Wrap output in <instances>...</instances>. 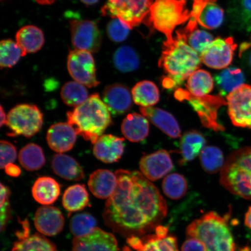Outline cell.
<instances>
[{
  "mask_svg": "<svg viewBox=\"0 0 251 251\" xmlns=\"http://www.w3.org/2000/svg\"><path fill=\"white\" fill-rule=\"evenodd\" d=\"M115 174L107 169H98L90 175L88 186L94 196L100 199H108L117 187Z\"/></svg>",
  "mask_w": 251,
  "mask_h": 251,
  "instance_id": "22",
  "label": "cell"
},
{
  "mask_svg": "<svg viewBox=\"0 0 251 251\" xmlns=\"http://www.w3.org/2000/svg\"><path fill=\"white\" fill-rule=\"evenodd\" d=\"M67 67L69 73L77 82L89 88L99 85L92 53L84 50H72L68 56Z\"/></svg>",
  "mask_w": 251,
  "mask_h": 251,
  "instance_id": "10",
  "label": "cell"
},
{
  "mask_svg": "<svg viewBox=\"0 0 251 251\" xmlns=\"http://www.w3.org/2000/svg\"><path fill=\"white\" fill-rule=\"evenodd\" d=\"M124 138L114 135L103 134L94 144V154L105 164L117 162L124 154Z\"/></svg>",
  "mask_w": 251,
  "mask_h": 251,
  "instance_id": "19",
  "label": "cell"
},
{
  "mask_svg": "<svg viewBox=\"0 0 251 251\" xmlns=\"http://www.w3.org/2000/svg\"><path fill=\"white\" fill-rule=\"evenodd\" d=\"M162 189L166 196L173 200H178L187 193L186 178L179 174H172L166 176L162 182Z\"/></svg>",
  "mask_w": 251,
  "mask_h": 251,
  "instance_id": "39",
  "label": "cell"
},
{
  "mask_svg": "<svg viewBox=\"0 0 251 251\" xmlns=\"http://www.w3.org/2000/svg\"><path fill=\"white\" fill-rule=\"evenodd\" d=\"M102 100L113 115H120L129 111L133 105L132 94L122 84H111L105 88Z\"/></svg>",
  "mask_w": 251,
  "mask_h": 251,
  "instance_id": "17",
  "label": "cell"
},
{
  "mask_svg": "<svg viewBox=\"0 0 251 251\" xmlns=\"http://www.w3.org/2000/svg\"><path fill=\"white\" fill-rule=\"evenodd\" d=\"M173 167L171 156L165 150L144 156L140 162L141 174L150 181H156L164 177Z\"/></svg>",
  "mask_w": 251,
  "mask_h": 251,
  "instance_id": "15",
  "label": "cell"
},
{
  "mask_svg": "<svg viewBox=\"0 0 251 251\" xmlns=\"http://www.w3.org/2000/svg\"><path fill=\"white\" fill-rule=\"evenodd\" d=\"M62 205L69 212L80 211L89 205V196L85 186L75 184L65 190Z\"/></svg>",
  "mask_w": 251,
  "mask_h": 251,
  "instance_id": "30",
  "label": "cell"
},
{
  "mask_svg": "<svg viewBox=\"0 0 251 251\" xmlns=\"http://www.w3.org/2000/svg\"><path fill=\"white\" fill-rule=\"evenodd\" d=\"M115 174L118 185L105 203V225L127 238L155 230L168 213L158 188L141 172L119 169Z\"/></svg>",
  "mask_w": 251,
  "mask_h": 251,
  "instance_id": "1",
  "label": "cell"
},
{
  "mask_svg": "<svg viewBox=\"0 0 251 251\" xmlns=\"http://www.w3.org/2000/svg\"><path fill=\"white\" fill-rule=\"evenodd\" d=\"M244 222L246 226L251 229V206L248 209L245 216Z\"/></svg>",
  "mask_w": 251,
  "mask_h": 251,
  "instance_id": "50",
  "label": "cell"
},
{
  "mask_svg": "<svg viewBox=\"0 0 251 251\" xmlns=\"http://www.w3.org/2000/svg\"><path fill=\"white\" fill-rule=\"evenodd\" d=\"M154 0H106L101 9L103 16L123 22L132 29L149 17Z\"/></svg>",
  "mask_w": 251,
  "mask_h": 251,
  "instance_id": "7",
  "label": "cell"
},
{
  "mask_svg": "<svg viewBox=\"0 0 251 251\" xmlns=\"http://www.w3.org/2000/svg\"><path fill=\"white\" fill-rule=\"evenodd\" d=\"M239 56L251 70V42H244L240 45Z\"/></svg>",
  "mask_w": 251,
  "mask_h": 251,
  "instance_id": "47",
  "label": "cell"
},
{
  "mask_svg": "<svg viewBox=\"0 0 251 251\" xmlns=\"http://www.w3.org/2000/svg\"><path fill=\"white\" fill-rule=\"evenodd\" d=\"M228 113L235 126L251 128V86L244 84L226 97Z\"/></svg>",
  "mask_w": 251,
  "mask_h": 251,
  "instance_id": "12",
  "label": "cell"
},
{
  "mask_svg": "<svg viewBox=\"0 0 251 251\" xmlns=\"http://www.w3.org/2000/svg\"><path fill=\"white\" fill-rule=\"evenodd\" d=\"M0 126L2 127L4 125H6L7 120V116H6L5 113L3 109L2 106H1L0 107Z\"/></svg>",
  "mask_w": 251,
  "mask_h": 251,
  "instance_id": "51",
  "label": "cell"
},
{
  "mask_svg": "<svg viewBox=\"0 0 251 251\" xmlns=\"http://www.w3.org/2000/svg\"><path fill=\"white\" fill-rule=\"evenodd\" d=\"M140 111L144 117L169 137L177 139L181 136L179 125L170 113L153 106L141 107Z\"/></svg>",
  "mask_w": 251,
  "mask_h": 251,
  "instance_id": "21",
  "label": "cell"
},
{
  "mask_svg": "<svg viewBox=\"0 0 251 251\" xmlns=\"http://www.w3.org/2000/svg\"><path fill=\"white\" fill-rule=\"evenodd\" d=\"M80 1L85 5H93L98 2L99 0H80Z\"/></svg>",
  "mask_w": 251,
  "mask_h": 251,
  "instance_id": "53",
  "label": "cell"
},
{
  "mask_svg": "<svg viewBox=\"0 0 251 251\" xmlns=\"http://www.w3.org/2000/svg\"><path fill=\"white\" fill-rule=\"evenodd\" d=\"M215 81L220 96L227 97L229 94L243 85L245 76L240 68H227L215 75Z\"/></svg>",
  "mask_w": 251,
  "mask_h": 251,
  "instance_id": "28",
  "label": "cell"
},
{
  "mask_svg": "<svg viewBox=\"0 0 251 251\" xmlns=\"http://www.w3.org/2000/svg\"><path fill=\"white\" fill-rule=\"evenodd\" d=\"M237 46L232 37H219L205 47L200 57L207 67L215 70H223L231 64Z\"/></svg>",
  "mask_w": 251,
  "mask_h": 251,
  "instance_id": "13",
  "label": "cell"
},
{
  "mask_svg": "<svg viewBox=\"0 0 251 251\" xmlns=\"http://www.w3.org/2000/svg\"><path fill=\"white\" fill-rule=\"evenodd\" d=\"M70 230L75 236L81 237L92 233L96 228L97 221L90 213H78L70 221Z\"/></svg>",
  "mask_w": 251,
  "mask_h": 251,
  "instance_id": "41",
  "label": "cell"
},
{
  "mask_svg": "<svg viewBox=\"0 0 251 251\" xmlns=\"http://www.w3.org/2000/svg\"><path fill=\"white\" fill-rule=\"evenodd\" d=\"M224 11L215 2L203 6L197 18V23L208 29H217L224 20Z\"/></svg>",
  "mask_w": 251,
  "mask_h": 251,
  "instance_id": "35",
  "label": "cell"
},
{
  "mask_svg": "<svg viewBox=\"0 0 251 251\" xmlns=\"http://www.w3.org/2000/svg\"><path fill=\"white\" fill-rule=\"evenodd\" d=\"M186 7V0H154L150 9L149 23L164 33L166 40H171L175 28L191 18Z\"/></svg>",
  "mask_w": 251,
  "mask_h": 251,
  "instance_id": "6",
  "label": "cell"
},
{
  "mask_svg": "<svg viewBox=\"0 0 251 251\" xmlns=\"http://www.w3.org/2000/svg\"><path fill=\"white\" fill-rule=\"evenodd\" d=\"M227 12L229 21L234 29L251 32V0H231Z\"/></svg>",
  "mask_w": 251,
  "mask_h": 251,
  "instance_id": "23",
  "label": "cell"
},
{
  "mask_svg": "<svg viewBox=\"0 0 251 251\" xmlns=\"http://www.w3.org/2000/svg\"><path fill=\"white\" fill-rule=\"evenodd\" d=\"M16 42L23 50L25 56L39 51L45 43L42 30L33 25L22 27L16 34Z\"/></svg>",
  "mask_w": 251,
  "mask_h": 251,
  "instance_id": "27",
  "label": "cell"
},
{
  "mask_svg": "<svg viewBox=\"0 0 251 251\" xmlns=\"http://www.w3.org/2000/svg\"><path fill=\"white\" fill-rule=\"evenodd\" d=\"M51 166L58 176L69 181H79L84 177L82 168L72 156L58 153L53 156Z\"/></svg>",
  "mask_w": 251,
  "mask_h": 251,
  "instance_id": "25",
  "label": "cell"
},
{
  "mask_svg": "<svg viewBox=\"0 0 251 251\" xmlns=\"http://www.w3.org/2000/svg\"><path fill=\"white\" fill-rule=\"evenodd\" d=\"M1 148V162L0 167L4 169L9 164H12L17 158V149L11 143L7 141L1 140L0 142Z\"/></svg>",
  "mask_w": 251,
  "mask_h": 251,
  "instance_id": "45",
  "label": "cell"
},
{
  "mask_svg": "<svg viewBox=\"0 0 251 251\" xmlns=\"http://www.w3.org/2000/svg\"><path fill=\"white\" fill-rule=\"evenodd\" d=\"M86 86L76 81H69L62 87L61 96L66 105L77 107L89 98Z\"/></svg>",
  "mask_w": 251,
  "mask_h": 251,
  "instance_id": "37",
  "label": "cell"
},
{
  "mask_svg": "<svg viewBox=\"0 0 251 251\" xmlns=\"http://www.w3.org/2000/svg\"><path fill=\"white\" fill-rule=\"evenodd\" d=\"M113 62L116 68L124 73L137 70L140 65L139 55L130 46H122L115 51Z\"/></svg>",
  "mask_w": 251,
  "mask_h": 251,
  "instance_id": "36",
  "label": "cell"
},
{
  "mask_svg": "<svg viewBox=\"0 0 251 251\" xmlns=\"http://www.w3.org/2000/svg\"><path fill=\"white\" fill-rule=\"evenodd\" d=\"M183 30L186 34L188 45L200 55L205 47L213 40L211 34L208 31L199 29L197 26L193 29H190L186 26Z\"/></svg>",
  "mask_w": 251,
  "mask_h": 251,
  "instance_id": "42",
  "label": "cell"
},
{
  "mask_svg": "<svg viewBox=\"0 0 251 251\" xmlns=\"http://www.w3.org/2000/svg\"><path fill=\"white\" fill-rule=\"evenodd\" d=\"M220 183L234 195L251 200V147L228 156L221 172Z\"/></svg>",
  "mask_w": 251,
  "mask_h": 251,
  "instance_id": "5",
  "label": "cell"
},
{
  "mask_svg": "<svg viewBox=\"0 0 251 251\" xmlns=\"http://www.w3.org/2000/svg\"><path fill=\"white\" fill-rule=\"evenodd\" d=\"M71 251H119V247L114 234L96 227L89 234L75 237Z\"/></svg>",
  "mask_w": 251,
  "mask_h": 251,
  "instance_id": "14",
  "label": "cell"
},
{
  "mask_svg": "<svg viewBox=\"0 0 251 251\" xmlns=\"http://www.w3.org/2000/svg\"><path fill=\"white\" fill-rule=\"evenodd\" d=\"M19 161L23 167L28 171H36L42 168L46 163L43 151L36 144H27L20 150Z\"/></svg>",
  "mask_w": 251,
  "mask_h": 251,
  "instance_id": "32",
  "label": "cell"
},
{
  "mask_svg": "<svg viewBox=\"0 0 251 251\" xmlns=\"http://www.w3.org/2000/svg\"><path fill=\"white\" fill-rule=\"evenodd\" d=\"M216 2V0H194L193 10L191 11L190 20L197 22V18L202 8L207 3Z\"/></svg>",
  "mask_w": 251,
  "mask_h": 251,
  "instance_id": "48",
  "label": "cell"
},
{
  "mask_svg": "<svg viewBox=\"0 0 251 251\" xmlns=\"http://www.w3.org/2000/svg\"><path fill=\"white\" fill-rule=\"evenodd\" d=\"M181 251H206L204 245L195 238L188 237L182 245Z\"/></svg>",
  "mask_w": 251,
  "mask_h": 251,
  "instance_id": "46",
  "label": "cell"
},
{
  "mask_svg": "<svg viewBox=\"0 0 251 251\" xmlns=\"http://www.w3.org/2000/svg\"><path fill=\"white\" fill-rule=\"evenodd\" d=\"M175 96L180 101L187 100L197 113L204 126L215 131L225 130L224 127L218 122L219 109L222 106L227 104L224 97L220 95L196 97L183 89L176 90Z\"/></svg>",
  "mask_w": 251,
  "mask_h": 251,
  "instance_id": "8",
  "label": "cell"
},
{
  "mask_svg": "<svg viewBox=\"0 0 251 251\" xmlns=\"http://www.w3.org/2000/svg\"><path fill=\"white\" fill-rule=\"evenodd\" d=\"M31 193L37 202L45 206L51 205L60 195V186L54 178L41 177L34 183Z\"/></svg>",
  "mask_w": 251,
  "mask_h": 251,
  "instance_id": "26",
  "label": "cell"
},
{
  "mask_svg": "<svg viewBox=\"0 0 251 251\" xmlns=\"http://www.w3.org/2000/svg\"><path fill=\"white\" fill-rule=\"evenodd\" d=\"M75 128L68 123H58L51 126L47 134V141L50 149L62 153L73 149L77 138Z\"/></svg>",
  "mask_w": 251,
  "mask_h": 251,
  "instance_id": "18",
  "label": "cell"
},
{
  "mask_svg": "<svg viewBox=\"0 0 251 251\" xmlns=\"http://www.w3.org/2000/svg\"><path fill=\"white\" fill-rule=\"evenodd\" d=\"M200 161L204 171L210 174L221 172L225 163L224 153L215 146L204 148L201 153Z\"/></svg>",
  "mask_w": 251,
  "mask_h": 251,
  "instance_id": "38",
  "label": "cell"
},
{
  "mask_svg": "<svg viewBox=\"0 0 251 251\" xmlns=\"http://www.w3.org/2000/svg\"><path fill=\"white\" fill-rule=\"evenodd\" d=\"M121 130L126 139L131 142H140L149 136L148 119L137 113L128 114L122 122Z\"/></svg>",
  "mask_w": 251,
  "mask_h": 251,
  "instance_id": "24",
  "label": "cell"
},
{
  "mask_svg": "<svg viewBox=\"0 0 251 251\" xmlns=\"http://www.w3.org/2000/svg\"><path fill=\"white\" fill-rule=\"evenodd\" d=\"M67 120L78 135L93 144L112 124L111 113L98 94H93L82 104L69 111Z\"/></svg>",
  "mask_w": 251,
  "mask_h": 251,
  "instance_id": "3",
  "label": "cell"
},
{
  "mask_svg": "<svg viewBox=\"0 0 251 251\" xmlns=\"http://www.w3.org/2000/svg\"><path fill=\"white\" fill-rule=\"evenodd\" d=\"M214 82L211 74L198 70L188 77L186 84L188 92L196 97L209 95L213 89Z\"/></svg>",
  "mask_w": 251,
  "mask_h": 251,
  "instance_id": "34",
  "label": "cell"
},
{
  "mask_svg": "<svg viewBox=\"0 0 251 251\" xmlns=\"http://www.w3.org/2000/svg\"><path fill=\"white\" fill-rule=\"evenodd\" d=\"M226 219L214 211L207 213L188 226L187 236L201 241L206 251H235L236 246Z\"/></svg>",
  "mask_w": 251,
  "mask_h": 251,
  "instance_id": "4",
  "label": "cell"
},
{
  "mask_svg": "<svg viewBox=\"0 0 251 251\" xmlns=\"http://www.w3.org/2000/svg\"><path fill=\"white\" fill-rule=\"evenodd\" d=\"M130 30L126 25L117 18L110 21L106 27L109 38L115 43L124 42L127 39Z\"/></svg>",
  "mask_w": 251,
  "mask_h": 251,
  "instance_id": "43",
  "label": "cell"
},
{
  "mask_svg": "<svg viewBox=\"0 0 251 251\" xmlns=\"http://www.w3.org/2000/svg\"><path fill=\"white\" fill-rule=\"evenodd\" d=\"M123 251H131L129 247H128L127 246H125L123 248V250H122Z\"/></svg>",
  "mask_w": 251,
  "mask_h": 251,
  "instance_id": "54",
  "label": "cell"
},
{
  "mask_svg": "<svg viewBox=\"0 0 251 251\" xmlns=\"http://www.w3.org/2000/svg\"><path fill=\"white\" fill-rule=\"evenodd\" d=\"M35 1L41 5H50L54 3L56 0H35Z\"/></svg>",
  "mask_w": 251,
  "mask_h": 251,
  "instance_id": "52",
  "label": "cell"
},
{
  "mask_svg": "<svg viewBox=\"0 0 251 251\" xmlns=\"http://www.w3.org/2000/svg\"><path fill=\"white\" fill-rule=\"evenodd\" d=\"M133 100L141 107H149L159 101V91L152 81L144 80L137 83L131 91Z\"/></svg>",
  "mask_w": 251,
  "mask_h": 251,
  "instance_id": "31",
  "label": "cell"
},
{
  "mask_svg": "<svg viewBox=\"0 0 251 251\" xmlns=\"http://www.w3.org/2000/svg\"><path fill=\"white\" fill-rule=\"evenodd\" d=\"M34 226L41 234L54 236L61 233L64 227V216L56 207L45 205L37 210L34 219Z\"/></svg>",
  "mask_w": 251,
  "mask_h": 251,
  "instance_id": "16",
  "label": "cell"
},
{
  "mask_svg": "<svg viewBox=\"0 0 251 251\" xmlns=\"http://www.w3.org/2000/svg\"><path fill=\"white\" fill-rule=\"evenodd\" d=\"M206 144L203 134L197 130L187 131L180 141L181 164L193 161L201 153Z\"/></svg>",
  "mask_w": 251,
  "mask_h": 251,
  "instance_id": "29",
  "label": "cell"
},
{
  "mask_svg": "<svg viewBox=\"0 0 251 251\" xmlns=\"http://www.w3.org/2000/svg\"><path fill=\"white\" fill-rule=\"evenodd\" d=\"M4 170L6 174L11 177H17L20 176L21 174V170L20 167L13 164V163L6 166Z\"/></svg>",
  "mask_w": 251,
  "mask_h": 251,
  "instance_id": "49",
  "label": "cell"
},
{
  "mask_svg": "<svg viewBox=\"0 0 251 251\" xmlns=\"http://www.w3.org/2000/svg\"><path fill=\"white\" fill-rule=\"evenodd\" d=\"M201 62L200 55L188 45L183 30H177L175 37L163 45L158 62L166 75L163 86L166 89H176L198 70Z\"/></svg>",
  "mask_w": 251,
  "mask_h": 251,
  "instance_id": "2",
  "label": "cell"
},
{
  "mask_svg": "<svg viewBox=\"0 0 251 251\" xmlns=\"http://www.w3.org/2000/svg\"><path fill=\"white\" fill-rule=\"evenodd\" d=\"M43 124V115L37 106L20 104L9 112L6 125L10 130L8 136L31 137L38 133Z\"/></svg>",
  "mask_w": 251,
  "mask_h": 251,
  "instance_id": "9",
  "label": "cell"
},
{
  "mask_svg": "<svg viewBox=\"0 0 251 251\" xmlns=\"http://www.w3.org/2000/svg\"><path fill=\"white\" fill-rule=\"evenodd\" d=\"M24 56L23 50L17 42L11 39L1 41L0 45V65L1 68L14 67L22 56Z\"/></svg>",
  "mask_w": 251,
  "mask_h": 251,
  "instance_id": "40",
  "label": "cell"
},
{
  "mask_svg": "<svg viewBox=\"0 0 251 251\" xmlns=\"http://www.w3.org/2000/svg\"><path fill=\"white\" fill-rule=\"evenodd\" d=\"M72 45L75 49L91 53L98 52L101 47L102 35L98 25L94 21L73 20L70 21Z\"/></svg>",
  "mask_w": 251,
  "mask_h": 251,
  "instance_id": "11",
  "label": "cell"
},
{
  "mask_svg": "<svg viewBox=\"0 0 251 251\" xmlns=\"http://www.w3.org/2000/svg\"><path fill=\"white\" fill-rule=\"evenodd\" d=\"M127 243L136 251H179L176 237L169 234L164 237L156 234H147L142 238L130 237L127 238Z\"/></svg>",
  "mask_w": 251,
  "mask_h": 251,
  "instance_id": "20",
  "label": "cell"
},
{
  "mask_svg": "<svg viewBox=\"0 0 251 251\" xmlns=\"http://www.w3.org/2000/svg\"><path fill=\"white\" fill-rule=\"evenodd\" d=\"M0 190V206H1V224L2 229L7 225L10 215V204H9V196L10 190L8 187L1 184Z\"/></svg>",
  "mask_w": 251,
  "mask_h": 251,
  "instance_id": "44",
  "label": "cell"
},
{
  "mask_svg": "<svg viewBox=\"0 0 251 251\" xmlns=\"http://www.w3.org/2000/svg\"><path fill=\"white\" fill-rule=\"evenodd\" d=\"M12 251H58L54 243L41 234L26 235L19 238Z\"/></svg>",
  "mask_w": 251,
  "mask_h": 251,
  "instance_id": "33",
  "label": "cell"
}]
</instances>
